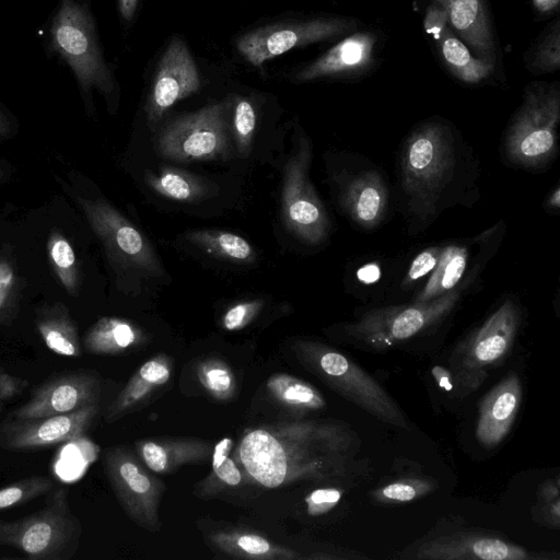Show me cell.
Listing matches in <instances>:
<instances>
[{
	"label": "cell",
	"mask_w": 560,
	"mask_h": 560,
	"mask_svg": "<svg viewBox=\"0 0 560 560\" xmlns=\"http://www.w3.org/2000/svg\"><path fill=\"white\" fill-rule=\"evenodd\" d=\"M337 430L313 421H279L246 431L235 457L256 483L273 489L329 472L339 450Z\"/></svg>",
	"instance_id": "obj_1"
},
{
	"label": "cell",
	"mask_w": 560,
	"mask_h": 560,
	"mask_svg": "<svg viewBox=\"0 0 560 560\" xmlns=\"http://www.w3.org/2000/svg\"><path fill=\"white\" fill-rule=\"evenodd\" d=\"M455 165L454 140L443 125L427 122L407 138L400 154V185L419 215L436 210Z\"/></svg>",
	"instance_id": "obj_2"
},
{
	"label": "cell",
	"mask_w": 560,
	"mask_h": 560,
	"mask_svg": "<svg viewBox=\"0 0 560 560\" xmlns=\"http://www.w3.org/2000/svg\"><path fill=\"white\" fill-rule=\"evenodd\" d=\"M300 361L336 393L378 420L407 429V419L381 384L343 353L315 341H299Z\"/></svg>",
	"instance_id": "obj_3"
},
{
	"label": "cell",
	"mask_w": 560,
	"mask_h": 560,
	"mask_svg": "<svg viewBox=\"0 0 560 560\" xmlns=\"http://www.w3.org/2000/svg\"><path fill=\"white\" fill-rule=\"evenodd\" d=\"M49 42L54 52L74 73L84 95H90L92 89L103 94L113 92V74L104 60L94 21L85 3L59 1L49 26Z\"/></svg>",
	"instance_id": "obj_4"
},
{
	"label": "cell",
	"mask_w": 560,
	"mask_h": 560,
	"mask_svg": "<svg viewBox=\"0 0 560 560\" xmlns=\"http://www.w3.org/2000/svg\"><path fill=\"white\" fill-rule=\"evenodd\" d=\"M81 525L65 489H57L40 511L18 521H2L0 546H10L33 560H67L78 549Z\"/></svg>",
	"instance_id": "obj_5"
},
{
	"label": "cell",
	"mask_w": 560,
	"mask_h": 560,
	"mask_svg": "<svg viewBox=\"0 0 560 560\" xmlns=\"http://www.w3.org/2000/svg\"><path fill=\"white\" fill-rule=\"evenodd\" d=\"M560 90L557 83L529 84L505 137L508 159L536 167L551 160L557 150Z\"/></svg>",
	"instance_id": "obj_6"
},
{
	"label": "cell",
	"mask_w": 560,
	"mask_h": 560,
	"mask_svg": "<svg viewBox=\"0 0 560 560\" xmlns=\"http://www.w3.org/2000/svg\"><path fill=\"white\" fill-rule=\"evenodd\" d=\"M520 320L518 306L506 300L454 350L450 366L458 393L466 395L478 389L490 371L506 359Z\"/></svg>",
	"instance_id": "obj_7"
},
{
	"label": "cell",
	"mask_w": 560,
	"mask_h": 560,
	"mask_svg": "<svg viewBox=\"0 0 560 560\" xmlns=\"http://www.w3.org/2000/svg\"><path fill=\"white\" fill-rule=\"evenodd\" d=\"M460 298L455 289L428 302L386 306L365 313L346 326L354 340L374 350H385L432 327L447 316Z\"/></svg>",
	"instance_id": "obj_8"
},
{
	"label": "cell",
	"mask_w": 560,
	"mask_h": 560,
	"mask_svg": "<svg viewBox=\"0 0 560 560\" xmlns=\"http://www.w3.org/2000/svg\"><path fill=\"white\" fill-rule=\"evenodd\" d=\"M228 109V102L222 101L172 120L159 136L160 154L183 163L226 159Z\"/></svg>",
	"instance_id": "obj_9"
},
{
	"label": "cell",
	"mask_w": 560,
	"mask_h": 560,
	"mask_svg": "<svg viewBox=\"0 0 560 560\" xmlns=\"http://www.w3.org/2000/svg\"><path fill=\"white\" fill-rule=\"evenodd\" d=\"M311 160V142L300 137L284 167L282 218L285 226L300 240L319 244L328 235L330 221L308 178Z\"/></svg>",
	"instance_id": "obj_10"
},
{
	"label": "cell",
	"mask_w": 560,
	"mask_h": 560,
	"mask_svg": "<svg viewBox=\"0 0 560 560\" xmlns=\"http://www.w3.org/2000/svg\"><path fill=\"white\" fill-rule=\"evenodd\" d=\"M104 469L128 517L149 532H159L164 486L140 457L124 446L110 447L104 455Z\"/></svg>",
	"instance_id": "obj_11"
},
{
	"label": "cell",
	"mask_w": 560,
	"mask_h": 560,
	"mask_svg": "<svg viewBox=\"0 0 560 560\" xmlns=\"http://www.w3.org/2000/svg\"><path fill=\"white\" fill-rule=\"evenodd\" d=\"M357 28L354 20L340 16L268 25L240 36L236 47L250 65L260 67L292 48L335 38Z\"/></svg>",
	"instance_id": "obj_12"
},
{
	"label": "cell",
	"mask_w": 560,
	"mask_h": 560,
	"mask_svg": "<svg viewBox=\"0 0 560 560\" xmlns=\"http://www.w3.org/2000/svg\"><path fill=\"white\" fill-rule=\"evenodd\" d=\"M77 200L112 258L150 273L161 272L151 244L131 222L103 199Z\"/></svg>",
	"instance_id": "obj_13"
},
{
	"label": "cell",
	"mask_w": 560,
	"mask_h": 560,
	"mask_svg": "<svg viewBox=\"0 0 560 560\" xmlns=\"http://www.w3.org/2000/svg\"><path fill=\"white\" fill-rule=\"evenodd\" d=\"M98 413L93 404L78 411L0 424V446L8 450L46 448L84 435Z\"/></svg>",
	"instance_id": "obj_14"
},
{
	"label": "cell",
	"mask_w": 560,
	"mask_h": 560,
	"mask_svg": "<svg viewBox=\"0 0 560 560\" xmlns=\"http://www.w3.org/2000/svg\"><path fill=\"white\" fill-rule=\"evenodd\" d=\"M101 394L98 376L77 371L56 377L39 387L32 398L14 410L10 420H26L78 411L97 404Z\"/></svg>",
	"instance_id": "obj_15"
},
{
	"label": "cell",
	"mask_w": 560,
	"mask_h": 560,
	"mask_svg": "<svg viewBox=\"0 0 560 560\" xmlns=\"http://www.w3.org/2000/svg\"><path fill=\"white\" fill-rule=\"evenodd\" d=\"M199 86L197 66L184 42L175 37L160 61L149 95V122L156 124L175 103L196 93Z\"/></svg>",
	"instance_id": "obj_16"
},
{
	"label": "cell",
	"mask_w": 560,
	"mask_h": 560,
	"mask_svg": "<svg viewBox=\"0 0 560 560\" xmlns=\"http://www.w3.org/2000/svg\"><path fill=\"white\" fill-rule=\"evenodd\" d=\"M427 560H527L524 548L475 533H454L423 544L415 556Z\"/></svg>",
	"instance_id": "obj_17"
},
{
	"label": "cell",
	"mask_w": 560,
	"mask_h": 560,
	"mask_svg": "<svg viewBox=\"0 0 560 560\" xmlns=\"http://www.w3.org/2000/svg\"><path fill=\"white\" fill-rule=\"evenodd\" d=\"M522 383L511 373L481 400L476 435L481 445L492 448L509 434L522 401Z\"/></svg>",
	"instance_id": "obj_18"
},
{
	"label": "cell",
	"mask_w": 560,
	"mask_h": 560,
	"mask_svg": "<svg viewBox=\"0 0 560 560\" xmlns=\"http://www.w3.org/2000/svg\"><path fill=\"white\" fill-rule=\"evenodd\" d=\"M375 46L374 33L354 32L299 71L295 80L307 82L328 77L357 74L372 65Z\"/></svg>",
	"instance_id": "obj_19"
},
{
	"label": "cell",
	"mask_w": 560,
	"mask_h": 560,
	"mask_svg": "<svg viewBox=\"0 0 560 560\" xmlns=\"http://www.w3.org/2000/svg\"><path fill=\"white\" fill-rule=\"evenodd\" d=\"M343 211L359 226L371 230L385 218L388 191L382 175L365 170L345 179L340 194Z\"/></svg>",
	"instance_id": "obj_20"
},
{
	"label": "cell",
	"mask_w": 560,
	"mask_h": 560,
	"mask_svg": "<svg viewBox=\"0 0 560 560\" xmlns=\"http://www.w3.org/2000/svg\"><path fill=\"white\" fill-rule=\"evenodd\" d=\"M446 13L451 30L477 57L495 61V44L485 0H432Z\"/></svg>",
	"instance_id": "obj_21"
},
{
	"label": "cell",
	"mask_w": 560,
	"mask_h": 560,
	"mask_svg": "<svg viewBox=\"0 0 560 560\" xmlns=\"http://www.w3.org/2000/svg\"><path fill=\"white\" fill-rule=\"evenodd\" d=\"M138 456L153 472L172 474L183 465L202 464L211 458L214 445L194 438L140 440Z\"/></svg>",
	"instance_id": "obj_22"
},
{
	"label": "cell",
	"mask_w": 560,
	"mask_h": 560,
	"mask_svg": "<svg viewBox=\"0 0 560 560\" xmlns=\"http://www.w3.org/2000/svg\"><path fill=\"white\" fill-rule=\"evenodd\" d=\"M171 374L172 359L164 353L144 362L109 405L105 420L114 422L143 405L154 392L170 381Z\"/></svg>",
	"instance_id": "obj_23"
},
{
	"label": "cell",
	"mask_w": 560,
	"mask_h": 560,
	"mask_svg": "<svg viewBox=\"0 0 560 560\" xmlns=\"http://www.w3.org/2000/svg\"><path fill=\"white\" fill-rule=\"evenodd\" d=\"M209 544L230 557L250 560H295L301 556L293 549L266 537L242 529L219 530L209 535Z\"/></svg>",
	"instance_id": "obj_24"
},
{
	"label": "cell",
	"mask_w": 560,
	"mask_h": 560,
	"mask_svg": "<svg viewBox=\"0 0 560 560\" xmlns=\"http://www.w3.org/2000/svg\"><path fill=\"white\" fill-rule=\"evenodd\" d=\"M143 341V331L131 322L117 317H103L89 329L83 345L89 353L118 354Z\"/></svg>",
	"instance_id": "obj_25"
},
{
	"label": "cell",
	"mask_w": 560,
	"mask_h": 560,
	"mask_svg": "<svg viewBox=\"0 0 560 560\" xmlns=\"http://www.w3.org/2000/svg\"><path fill=\"white\" fill-rule=\"evenodd\" d=\"M438 45L450 72L464 83L477 84L494 71V62L474 55L451 27L444 32Z\"/></svg>",
	"instance_id": "obj_26"
},
{
	"label": "cell",
	"mask_w": 560,
	"mask_h": 560,
	"mask_svg": "<svg viewBox=\"0 0 560 560\" xmlns=\"http://www.w3.org/2000/svg\"><path fill=\"white\" fill-rule=\"evenodd\" d=\"M36 326L52 352L65 357L81 355L78 330L65 305L56 304L43 308L38 313Z\"/></svg>",
	"instance_id": "obj_27"
},
{
	"label": "cell",
	"mask_w": 560,
	"mask_h": 560,
	"mask_svg": "<svg viewBox=\"0 0 560 560\" xmlns=\"http://www.w3.org/2000/svg\"><path fill=\"white\" fill-rule=\"evenodd\" d=\"M468 260L469 254L465 246L452 244L443 247L431 277L413 302H428L457 289Z\"/></svg>",
	"instance_id": "obj_28"
},
{
	"label": "cell",
	"mask_w": 560,
	"mask_h": 560,
	"mask_svg": "<svg viewBox=\"0 0 560 560\" xmlns=\"http://www.w3.org/2000/svg\"><path fill=\"white\" fill-rule=\"evenodd\" d=\"M145 182L159 195L183 202L203 199L211 190L203 178L174 167H162L156 173H148Z\"/></svg>",
	"instance_id": "obj_29"
},
{
	"label": "cell",
	"mask_w": 560,
	"mask_h": 560,
	"mask_svg": "<svg viewBox=\"0 0 560 560\" xmlns=\"http://www.w3.org/2000/svg\"><path fill=\"white\" fill-rule=\"evenodd\" d=\"M266 388L277 401L299 412L318 410L326 405L320 392L312 384L285 373L271 375Z\"/></svg>",
	"instance_id": "obj_30"
},
{
	"label": "cell",
	"mask_w": 560,
	"mask_h": 560,
	"mask_svg": "<svg viewBox=\"0 0 560 560\" xmlns=\"http://www.w3.org/2000/svg\"><path fill=\"white\" fill-rule=\"evenodd\" d=\"M186 238L203 252L235 262H252L255 252L243 237L226 231L196 230L186 233Z\"/></svg>",
	"instance_id": "obj_31"
},
{
	"label": "cell",
	"mask_w": 560,
	"mask_h": 560,
	"mask_svg": "<svg viewBox=\"0 0 560 560\" xmlns=\"http://www.w3.org/2000/svg\"><path fill=\"white\" fill-rule=\"evenodd\" d=\"M231 445L230 439H223L214 445L211 455V472L196 486L200 497L214 495L225 488L241 485L243 472L241 466L229 456Z\"/></svg>",
	"instance_id": "obj_32"
},
{
	"label": "cell",
	"mask_w": 560,
	"mask_h": 560,
	"mask_svg": "<svg viewBox=\"0 0 560 560\" xmlns=\"http://www.w3.org/2000/svg\"><path fill=\"white\" fill-rule=\"evenodd\" d=\"M48 256L61 284L71 295L79 291L80 275L72 246L59 232L52 231L47 243Z\"/></svg>",
	"instance_id": "obj_33"
},
{
	"label": "cell",
	"mask_w": 560,
	"mask_h": 560,
	"mask_svg": "<svg viewBox=\"0 0 560 560\" xmlns=\"http://www.w3.org/2000/svg\"><path fill=\"white\" fill-rule=\"evenodd\" d=\"M197 377L207 393L218 400H230L236 393L235 375L223 360H202L197 365Z\"/></svg>",
	"instance_id": "obj_34"
},
{
	"label": "cell",
	"mask_w": 560,
	"mask_h": 560,
	"mask_svg": "<svg viewBox=\"0 0 560 560\" xmlns=\"http://www.w3.org/2000/svg\"><path fill=\"white\" fill-rule=\"evenodd\" d=\"M434 488L435 485L430 480L405 478L374 490L372 497L382 503H405L432 492Z\"/></svg>",
	"instance_id": "obj_35"
},
{
	"label": "cell",
	"mask_w": 560,
	"mask_h": 560,
	"mask_svg": "<svg viewBox=\"0 0 560 560\" xmlns=\"http://www.w3.org/2000/svg\"><path fill=\"white\" fill-rule=\"evenodd\" d=\"M527 60L534 73L553 72L560 67V24L556 20Z\"/></svg>",
	"instance_id": "obj_36"
},
{
	"label": "cell",
	"mask_w": 560,
	"mask_h": 560,
	"mask_svg": "<svg viewBox=\"0 0 560 560\" xmlns=\"http://www.w3.org/2000/svg\"><path fill=\"white\" fill-rule=\"evenodd\" d=\"M54 487V482L42 476L26 478L0 489V511L28 502Z\"/></svg>",
	"instance_id": "obj_37"
},
{
	"label": "cell",
	"mask_w": 560,
	"mask_h": 560,
	"mask_svg": "<svg viewBox=\"0 0 560 560\" xmlns=\"http://www.w3.org/2000/svg\"><path fill=\"white\" fill-rule=\"evenodd\" d=\"M255 128L256 113L252 103L238 97L233 113V135L241 158H246L250 153Z\"/></svg>",
	"instance_id": "obj_38"
},
{
	"label": "cell",
	"mask_w": 560,
	"mask_h": 560,
	"mask_svg": "<svg viewBox=\"0 0 560 560\" xmlns=\"http://www.w3.org/2000/svg\"><path fill=\"white\" fill-rule=\"evenodd\" d=\"M19 279L12 265L0 259V322H8L16 312Z\"/></svg>",
	"instance_id": "obj_39"
},
{
	"label": "cell",
	"mask_w": 560,
	"mask_h": 560,
	"mask_svg": "<svg viewBox=\"0 0 560 560\" xmlns=\"http://www.w3.org/2000/svg\"><path fill=\"white\" fill-rule=\"evenodd\" d=\"M262 305L261 300H252L231 306L222 318L224 329L234 331L244 328L257 316Z\"/></svg>",
	"instance_id": "obj_40"
},
{
	"label": "cell",
	"mask_w": 560,
	"mask_h": 560,
	"mask_svg": "<svg viewBox=\"0 0 560 560\" xmlns=\"http://www.w3.org/2000/svg\"><path fill=\"white\" fill-rule=\"evenodd\" d=\"M342 490L338 488H318L310 492L304 501L307 514L319 516L331 511L341 500Z\"/></svg>",
	"instance_id": "obj_41"
},
{
	"label": "cell",
	"mask_w": 560,
	"mask_h": 560,
	"mask_svg": "<svg viewBox=\"0 0 560 560\" xmlns=\"http://www.w3.org/2000/svg\"><path fill=\"white\" fill-rule=\"evenodd\" d=\"M441 250L442 247L434 246L418 254L408 269L404 283H412L431 272L439 261Z\"/></svg>",
	"instance_id": "obj_42"
},
{
	"label": "cell",
	"mask_w": 560,
	"mask_h": 560,
	"mask_svg": "<svg viewBox=\"0 0 560 560\" xmlns=\"http://www.w3.org/2000/svg\"><path fill=\"white\" fill-rule=\"evenodd\" d=\"M423 24L425 32L432 35L436 43L443 36L444 32L450 28L445 11L433 2L427 8Z\"/></svg>",
	"instance_id": "obj_43"
},
{
	"label": "cell",
	"mask_w": 560,
	"mask_h": 560,
	"mask_svg": "<svg viewBox=\"0 0 560 560\" xmlns=\"http://www.w3.org/2000/svg\"><path fill=\"white\" fill-rule=\"evenodd\" d=\"M558 482H547L542 486L539 494L545 502L542 515L546 521L555 526L559 525V491Z\"/></svg>",
	"instance_id": "obj_44"
},
{
	"label": "cell",
	"mask_w": 560,
	"mask_h": 560,
	"mask_svg": "<svg viewBox=\"0 0 560 560\" xmlns=\"http://www.w3.org/2000/svg\"><path fill=\"white\" fill-rule=\"evenodd\" d=\"M26 386L27 382L23 378L0 373V400L3 401L19 395Z\"/></svg>",
	"instance_id": "obj_45"
},
{
	"label": "cell",
	"mask_w": 560,
	"mask_h": 560,
	"mask_svg": "<svg viewBox=\"0 0 560 560\" xmlns=\"http://www.w3.org/2000/svg\"><path fill=\"white\" fill-rule=\"evenodd\" d=\"M432 374L441 388L447 392L456 390L454 377L451 371L438 365L432 369Z\"/></svg>",
	"instance_id": "obj_46"
},
{
	"label": "cell",
	"mask_w": 560,
	"mask_h": 560,
	"mask_svg": "<svg viewBox=\"0 0 560 560\" xmlns=\"http://www.w3.org/2000/svg\"><path fill=\"white\" fill-rule=\"evenodd\" d=\"M139 0H118L119 13L124 20L130 21L137 10Z\"/></svg>",
	"instance_id": "obj_47"
},
{
	"label": "cell",
	"mask_w": 560,
	"mask_h": 560,
	"mask_svg": "<svg viewBox=\"0 0 560 560\" xmlns=\"http://www.w3.org/2000/svg\"><path fill=\"white\" fill-rule=\"evenodd\" d=\"M532 1H533L534 8L542 14H547V13H551V12L556 11L558 9L559 2H560V0H532Z\"/></svg>",
	"instance_id": "obj_48"
},
{
	"label": "cell",
	"mask_w": 560,
	"mask_h": 560,
	"mask_svg": "<svg viewBox=\"0 0 560 560\" xmlns=\"http://www.w3.org/2000/svg\"><path fill=\"white\" fill-rule=\"evenodd\" d=\"M358 275H359L358 276L359 279H361L362 281L373 282L380 276V270H378L377 266L370 265V266L362 268Z\"/></svg>",
	"instance_id": "obj_49"
},
{
	"label": "cell",
	"mask_w": 560,
	"mask_h": 560,
	"mask_svg": "<svg viewBox=\"0 0 560 560\" xmlns=\"http://www.w3.org/2000/svg\"><path fill=\"white\" fill-rule=\"evenodd\" d=\"M548 206L552 209H558L560 206V191L557 187L548 199Z\"/></svg>",
	"instance_id": "obj_50"
},
{
	"label": "cell",
	"mask_w": 560,
	"mask_h": 560,
	"mask_svg": "<svg viewBox=\"0 0 560 560\" xmlns=\"http://www.w3.org/2000/svg\"><path fill=\"white\" fill-rule=\"evenodd\" d=\"M10 130L9 121L0 110V136L8 133Z\"/></svg>",
	"instance_id": "obj_51"
},
{
	"label": "cell",
	"mask_w": 560,
	"mask_h": 560,
	"mask_svg": "<svg viewBox=\"0 0 560 560\" xmlns=\"http://www.w3.org/2000/svg\"><path fill=\"white\" fill-rule=\"evenodd\" d=\"M1 176H2V172H1V170H0V177H1Z\"/></svg>",
	"instance_id": "obj_52"
},
{
	"label": "cell",
	"mask_w": 560,
	"mask_h": 560,
	"mask_svg": "<svg viewBox=\"0 0 560 560\" xmlns=\"http://www.w3.org/2000/svg\"><path fill=\"white\" fill-rule=\"evenodd\" d=\"M0 373H1V369H0Z\"/></svg>",
	"instance_id": "obj_53"
}]
</instances>
